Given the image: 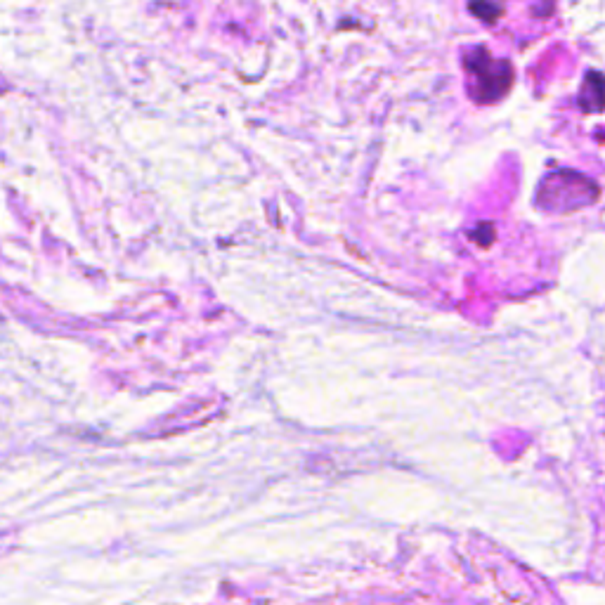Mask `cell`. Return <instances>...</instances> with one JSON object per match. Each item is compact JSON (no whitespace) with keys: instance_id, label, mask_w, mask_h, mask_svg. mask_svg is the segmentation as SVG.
I'll use <instances>...</instances> for the list:
<instances>
[{"instance_id":"obj_1","label":"cell","mask_w":605,"mask_h":605,"mask_svg":"<svg viewBox=\"0 0 605 605\" xmlns=\"http://www.w3.org/2000/svg\"><path fill=\"white\" fill-rule=\"evenodd\" d=\"M466 69L473 78V97L478 102L499 100L511 86L513 71L509 62H497L483 48H473L466 55Z\"/></svg>"},{"instance_id":"obj_2","label":"cell","mask_w":605,"mask_h":605,"mask_svg":"<svg viewBox=\"0 0 605 605\" xmlns=\"http://www.w3.org/2000/svg\"><path fill=\"white\" fill-rule=\"evenodd\" d=\"M471 12H476L485 22H497V17L502 15V8L497 3H492V0H471Z\"/></svg>"}]
</instances>
